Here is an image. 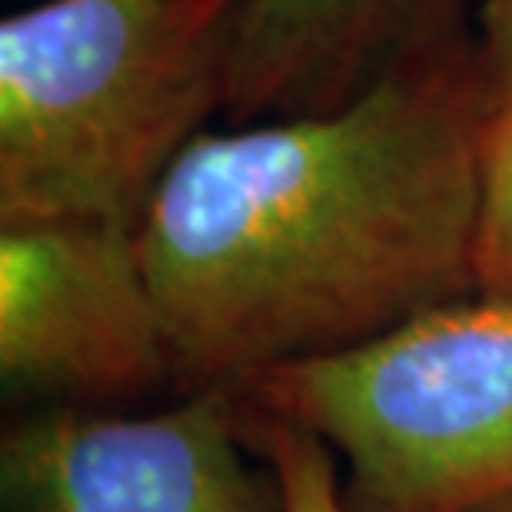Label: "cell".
Listing matches in <instances>:
<instances>
[{"mask_svg":"<svg viewBox=\"0 0 512 512\" xmlns=\"http://www.w3.org/2000/svg\"><path fill=\"white\" fill-rule=\"evenodd\" d=\"M479 34L320 114L203 130L137 227L173 389L240 386L476 293Z\"/></svg>","mask_w":512,"mask_h":512,"instance_id":"6da1fadb","label":"cell"},{"mask_svg":"<svg viewBox=\"0 0 512 512\" xmlns=\"http://www.w3.org/2000/svg\"><path fill=\"white\" fill-rule=\"evenodd\" d=\"M237 0H37L0 24V223L137 230L227 97Z\"/></svg>","mask_w":512,"mask_h":512,"instance_id":"7a4b0ae2","label":"cell"},{"mask_svg":"<svg viewBox=\"0 0 512 512\" xmlns=\"http://www.w3.org/2000/svg\"><path fill=\"white\" fill-rule=\"evenodd\" d=\"M230 389L333 449L346 512H469L512 496V296H463Z\"/></svg>","mask_w":512,"mask_h":512,"instance_id":"3957f363","label":"cell"},{"mask_svg":"<svg viewBox=\"0 0 512 512\" xmlns=\"http://www.w3.org/2000/svg\"><path fill=\"white\" fill-rule=\"evenodd\" d=\"M0 512H286L230 386L173 406L14 409L0 433Z\"/></svg>","mask_w":512,"mask_h":512,"instance_id":"277c9868","label":"cell"},{"mask_svg":"<svg viewBox=\"0 0 512 512\" xmlns=\"http://www.w3.org/2000/svg\"><path fill=\"white\" fill-rule=\"evenodd\" d=\"M0 386L14 409H127L173 386L137 230L0 223Z\"/></svg>","mask_w":512,"mask_h":512,"instance_id":"5b68a950","label":"cell"},{"mask_svg":"<svg viewBox=\"0 0 512 512\" xmlns=\"http://www.w3.org/2000/svg\"><path fill=\"white\" fill-rule=\"evenodd\" d=\"M469 0H237L227 97L233 124L320 114L469 30Z\"/></svg>","mask_w":512,"mask_h":512,"instance_id":"8992f818","label":"cell"},{"mask_svg":"<svg viewBox=\"0 0 512 512\" xmlns=\"http://www.w3.org/2000/svg\"><path fill=\"white\" fill-rule=\"evenodd\" d=\"M476 34L489 70L473 247L476 293L512 296V0H483Z\"/></svg>","mask_w":512,"mask_h":512,"instance_id":"52a82bcc","label":"cell"},{"mask_svg":"<svg viewBox=\"0 0 512 512\" xmlns=\"http://www.w3.org/2000/svg\"><path fill=\"white\" fill-rule=\"evenodd\" d=\"M240 406L247 439L280 479L286 512H346L340 459L333 449L293 419L260 413L243 399Z\"/></svg>","mask_w":512,"mask_h":512,"instance_id":"ba28073f","label":"cell"},{"mask_svg":"<svg viewBox=\"0 0 512 512\" xmlns=\"http://www.w3.org/2000/svg\"><path fill=\"white\" fill-rule=\"evenodd\" d=\"M469 512H512V496L499 499V503H486V506H479V509H469Z\"/></svg>","mask_w":512,"mask_h":512,"instance_id":"9c48e42d","label":"cell"}]
</instances>
